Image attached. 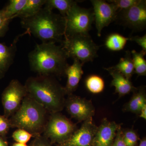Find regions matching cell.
I'll return each instance as SVG.
<instances>
[{
    "label": "cell",
    "mask_w": 146,
    "mask_h": 146,
    "mask_svg": "<svg viewBox=\"0 0 146 146\" xmlns=\"http://www.w3.org/2000/svg\"><path fill=\"white\" fill-rule=\"evenodd\" d=\"M78 129L75 124L59 112L51 113L45 125V136L60 144L68 140Z\"/></svg>",
    "instance_id": "cell-7"
},
{
    "label": "cell",
    "mask_w": 146,
    "mask_h": 146,
    "mask_svg": "<svg viewBox=\"0 0 146 146\" xmlns=\"http://www.w3.org/2000/svg\"><path fill=\"white\" fill-rule=\"evenodd\" d=\"M76 2L77 1L73 0H46L44 7L52 11L57 9L60 15L65 18L70 9Z\"/></svg>",
    "instance_id": "cell-21"
},
{
    "label": "cell",
    "mask_w": 146,
    "mask_h": 146,
    "mask_svg": "<svg viewBox=\"0 0 146 146\" xmlns=\"http://www.w3.org/2000/svg\"><path fill=\"white\" fill-rule=\"evenodd\" d=\"M25 34L27 31L15 37L13 43L9 46L0 43V79L3 78L13 64L17 50V44L19 38Z\"/></svg>",
    "instance_id": "cell-14"
},
{
    "label": "cell",
    "mask_w": 146,
    "mask_h": 146,
    "mask_svg": "<svg viewBox=\"0 0 146 146\" xmlns=\"http://www.w3.org/2000/svg\"><path fill=\"white\" fill-rule=\"evenodd\" d=\"M46 0H27L26 4L14 18L21 19L29 18L35 15L43 8Z\"/></svg>",
    "instance_id": "cell-19"
},
{
    "label": "cell",
    "mask_w": 146,
    "mask_h": 146,
    "mask_svg": "<svg viewBox=\"0 0 146 146\" xmlns=\"http://www.w3.org/2000/svg\"><path fill=\"white\" fill-rule=\"evenodd\" d=\"M111 146H126L123 140L121 125L118 128L115 140Z\"/></svg>",
    "instance_id": "cell-31"
},
{
    "label": "cell",
    "mask_w": 146,
    "mask_h": 146,
    "mask_svg": "<svg viewBox=\"0 0 146 146\" xmlns=\"http://www.w3.org/2000/svg\"><path fill=\"white\" fill-rule=\"evenodd\" d=\"M131 58L134 66L135 73L139 76L146 75V61L144 58L146 52L142 50L138 52L135 50L131 52Z\"/></svg>",
    "instance_id": "cell-22"
},
{
    "label": "cell",
    "mask_w": 146,
    "mask_h": 146,
    "mask_svg": "<svg viewBox=\"0 0 146 146\" xmlns=\"http://www.w3.org/2000/svg\"><path fill=\"white\" fill-rule=\"evenodd\" d=\"M11 20L6 15L3 9L0 10V38L3 37L9 29V26Z\"/></svg>",
    "instance_id": "cell-28"
},
{
    "label": "cell",
    "mask_w": 146,
    "mask_h": 146,
    "mask_svg": "<svg viewBox=\"0 0 146 146\" xmlns=\"http://www.w3.org/2000/svg\"><path fill=\"white\" fill-rule=\"evenodd\" d=\"M27 95L26 88L18 80H12L3 91L2 104L4 115L9 119L17 111Z\"/></svg>",
    "instance_id": "cell-8"
},
{
    "label": "cell",
    "mask_w": 146,
    "mask_h": 146,
    "mask_svg": "<svg viewBox=\"0 0 146 146\" xmlns=\"http://www.w3.org/2000/svg\"><path fill=\"white\" fill-rule=\"evenodd\" d=\"M65 107L72 118L79 122L93 118L95 108L90 100L71 94L65 99Z\"/></svg>",
    "instance_id": "cell-9"
},
{
    "label": "cell",
    "mask_w": 146,
    "mask_h": 146,
    "mask_svg": "<svg viewBox=\"0 0 146 146\" xmlns=\"http://www.w3.org/2000/svg\"><path fill=\"white\" fill-rule=\"evenodd\" d=\"M83 64L76 59H74L72 65H69L65 71L67 81L64 89L66 95L72 94L78 86L79 83L83 74Z\"/></svg>",
    "instance_id": "cell-15"
},
{
    "label": "cell",
    "mask_w": 146,
    "mask_h": 146,
    "mask_svg": "<svg viewBox=\"0 0 146 146\" xmlns=\"http://www.w3.org/2000/svg\"><path fill=\"white\" fill-rule=\"evenodd\" d=\"M122 136L123 141L126 146L138 145L139 137L136 131L132 128L122 129Z\"/></svg>",
    "instance_id": "cell-25"
},
{
    "label": "cell",
    "mask_w": 146,
    "mask_h": 146,
    "mask_svg": "<svg viewBox=\"0 0 146 146\" xmlns=\"http://www.w3.org/2000/svg\"><path fill=\"white\" fill-rule=\"evenodd\" d=\"M11 128L9 119L0 115V136L4 138Z\"/></svg>",
    "instance_id": "cell-29"
},
{
    "label": "cell",
    "mask_w": 146,
    "mask_h": 146,
    "mask_svg": "<svg viewBox=\"0 0 146 146\" xmlns=\"http://www.w3.org/2000/svg\"><path fill=\"white\" fill-rule=\"evenodd\" d=\"M33 135L28 131L21 129H18L13 132L12 137L17 143L26 144L29 141Z\"/></svg>",
    "instance_id": "cell-26"
},
{
    "label": "cell",
    "mask_w": 146,
    "mask_h": 146,
    "mask_svg": "<svg viewBox=\"0 0 146 146\" xmlns=\"http://www.w3.org/2000/svg\"><path fill=\"white\" fill-rule=\"evenodd\" d=\"M138 116L146 120V104H145L142 108Z\"/></svg>",
    "instance_id": "cell-33"
},
{
    "label": "cell",
    "mask_w": 146,
    "mask_h": 146,
    "mask_svg": "<svg viewBox=\"0 0 146 146\" xmlns=\"http://www.w3.org/2000/svg\"><path fill=\"white\" fill-rule=\"evenodd\" d=\"M28 58L31 69L40 76L61 77L69 66L65 50L52 42L36 44Z\"/></svg>",
    "instance_id": "cell-1"
},
{
    "label": "cell",
    "mask_w": 146,
    "mask_h": 146,
    "mask_svg": "<svg viewBox=\"0 0 146 146\" xmlns=\"http://www.w3.org/2000/svg\"><path fill=\"white\" fill-rule=\"evenodd\" d=\"M121 18L127 26L136 30H142L146 25V1L139 0L130 8L121 11Z\"/></svg>",
    "instance_id": "cell-12"
},
{
    "label": "cell",
    "mask_w": 146,
    "mask_h": 146,
    "mask_svg": "<svg viewBox=\"0 0 146 146\" xmlns=\"http://www.w3.org/2000/svg\"><path fill=\"white\" fill-rule=\"evenodd\" d=\"M97 128L93 118H89L68 140L59 144V146H93Z\"/></svg>",
    "instance_id": "cell-11"
},
{
    "label": "cell",
    "mask_w": 146,
    "mask_h": 146,
    "mask_svg": "<svg viewBox=\"0 0 146 146\" xmlns=\"http://www.w3.org/2000/svg\"><path fill=\"white\" fill-rule=\"evenodd\" d=\"M60 45L68 58L77 59L83 64L93 61L98 56L97 52L100 48L89 35H75L65 36Z\"/></svg>",
    "instance_id": "cell-5"
},
{
    "label": "cell",
    "mask_w": 146,
    "mask_h": 146,
    "mask_svg": "<svg viewBox=\"0 0 146 146\" xmlns=\"http://www.w3.org/2000/svg\"><path fill=\"white\" fill-rule=\"evenodd\" d=\"M110 68L119 71L129 80L135 73L131 53L129 51H126L124 57L120 59L119 63L115 66L110 67Z\"/></svg>",
    "instance_id": "cell-18"
},
{
    "label": "cell",
    "mask_w": 146,
    "mask_h": 146,
    "mask_svg": "<svg viewBox=\"0 0 146 146\" xmlns=\"http://www.w3.org/2000/svg\"><path fill=\"white\" fill-rule=\"evenodd\" d=\"M48 111L27 95L19 109L9 118L11 128H17L37 136L44 132Z\"/></svg>",
    "instance_id": "cell-4"
},
{
    "label": "cell",
    "mask_w": 146,
    "mask_h": 146,
    "mask_svg": "<svg viewBox=\"0 0 146 146\" xmlns=\"http://www.w3.org/2000/svg\"><path fill=\"white\" fill-rule=\"evenodd\" d=\"M74 4L65 17V36L75 35H88L94 21V11Z\"/></svg>",
    "instance_id": "cell-6"
},
{
    "label": "cell",
    "mask_w": 146,
    "mask_h": 146,
    "mask_svg": "<svg viewBox=\"0 0 146 146\" xmlns=\"http://www.w3.org/2000/svg\"><path fill=\"white\" fill-rule=\"evenodd\" d=\"M109 72L112 78L111 86L115 88V93H117L119 98L129 94L136 89L130 80L126 78L119 71L110 68H104Z\"/></svg>",
    "instance_id": "cell-16"
},
{
    "label": "cell",
    "mask_w": 146,
    "mask_h": 146,
    "mask_svg": "<svg viewBox=\"0 0 146 146\" xmlns=\"http://www.w3.org/2000/svg\"><path fill=\"white\" fill-rule=\"evenodd\" d=\"M137 146H146V137H144L142 139L140 140V143Z\"/></svg>",
    "instance_id": "cell-35"
},
{
    "label": "cell",
    "mask_w": 146,
    "mask_h": 146,
    "mask_svg": "<svg viewBox=\"0 0 146 146\" xmlns=\"http://www.w3.org/2000/svg\"><path fill=\"white\" fill-rule=\"evenodd\" d=\"M128 40L129 37H125L119 33H112L106 38L105 46L110 50L119 51L124 48Z\"/></svg>",
    "instance_id": "cell-20"
},
{
    "label": "cell",
    "mask_w": 146,
    "mask_h": 146,
    "mask_svg": "<svg viewBox=\"0 0 146 146\" xmlns=\"http://www.w3.org/2000/svg\"><path fill=\"white\" fill-rule=\"evenodd\" d=\"M21 24L29 34H32L42 43H62L66 21L60 14L43 7L34 16L21 19Z\"/></svg>",
    "instance_id": "cell-2"
},
{
    "label": "cell",
    "mask_w": 146,
    "mask_h": 146,
    "mask_svg": "<svg viewBox=\"0 0 146 146\" xmlns=\"http://www.w3.org/2000/svg\"><path fill=\"white\" fill-rule=\"evenodd\" d=\"M0 146H8V144L4 138L0 136Z\"/></svg>",
    "instance_id": "cell-34"
},
{
    "label": "cell",
    "mask_w": 146,
    "mask_h": 146,
    "mask_svg": "<svg viewBox=\"0 0 146 146\" xmlns=\"http://www.w3.org/2000/svg\"><path fill=\"white\" fill-rule=\"evenodd\" d=\"M121 124L110 121L106 118L103 119L98 127L93 141V146H111L117 134L118 128Z\"/></svg>",
    "instance_id": "cell-13"
},
{
    "label": "cell",
    "mask_w": 146,
    "mask_h": 146,
    "mask_svg": "<svg viewBox=\"0 0 146 146\" xmlns=\"http://www.w3.org/2000/svg\"><path fill=\"white\" fill-rule=\"evenodd\" d=\"M12 146H27L26 144L20 143H15Z\"/></svg>",
    "instance_id": "cell-36"
},
{
    "label": "cell",
    "mask_w": 146,
    "mask_h": 146,
    "mask_svg": "<svg viewBox=\"0 0 146 146\" xmlns=\"http://www.w3.org/2000/svg\"><path fill=\"white\" fill-rule=\"evenodd\" d=\"M27 94L51 113L65 107L64 87L53 76L39 75L29 78L25 85Z\"/></svg>",
    "instance_id": "cell-3"
},
{
    "label": "cell",
    "mask_w": 146,
    "mask_h": 146,
    "mask_svg": "<svg viewBox=\"0 0 146 146\" xmlns=\"http://www.w3.org/2000/svg\"><path fill=\"white\" fill-rule=\"evenodd\" d=\"M129 41L136 42L140 46L142 47V50L146 52V35L143 36H132L129 37Z\"/></svg>",
    "instance_id": "cell-30"
},
{
    "label": "cell",
    "mask_w": 146,
    "mask_h": 146,
    "mask_svg": "<svg viewBox=\"0 0 146 146\" xmlns=\"http://www.w3.org/2000/svg\"><path fill=\"white\" fill-rule=\"evenodd\" d=\"M94 7V21L98 36L101 35L103 29L115 21L118 11L114 5L102 0L91 1Z\"/></svg>",
    "instance_id": "cell-10"
},
{
    "label": "cell",
    "mask_w": 146,
    "mask_h": 146,
    "mask_svg": "<svg viewBox=\"0 0 146 146\" xmlns=\"http://www.w3.org/2000/svg\"><path fill=\"white\" fill-rule=\"evenodd\" d=\"M108 1L115 6L119 13L121 11L130 8L137 3L139 0H110Z\"/></svg>",
    "instance_id": "cell-27"
},
{
    "label": "cell",
    "mask_w": 146,
    "mask_h": 146,
    "mask_svg": "<svg viewBox=\"0 0 146 146\" xmlns=\"http://www.w3.org/2000/svg\"><path fill=\"white\" fill-rule=\"evenodd\" d=\"M36 136V140L33 146H49L48 144L43 141V138L40 137L39 135Z\"/></svg>",
    "instance_id": "cell-32"
},
{
    "label": "cell",
    "mask_w": 146,
    "mask_h": 146,
    "mask_svg": "<svg viewBox=\"0 0 146 146\" xmlns=\"http://www.w3.org/2000/svg\"><path fill=\"white\" fill-rule=\"evenodd\" d=\"M27 0H11L8 4L3 8L7 16L12 20L14 16L23 8Z\"/></svg>",
    "instance_id": "cell-24"
},
{
    "label": "cell",
    "mask_w": 146,
    "mask_h": 146,
    "mask_svg": "<svg viewBox=\"0 0 146 146\" xmlns=\"http://www.w3.org/2000/svg\"><path fill=\"white\" fill-rule=\"evenodd\" d=\"M146 104V92L144 86L136 87L131 98L124 106V111L139 115L143 106Z\"/></svg>",
    "instance_id": "cell-17"
},
{
    "label": "cell",
    "mask_w": 146,
    "mask_h": 146,
    "mask_svg": "<svg viewBox=\"0 0 146 146\" xmlns=\"http://www.w3.org/2000/svg\"><path fill=\"white\" fill-rule=\"evenodd\" d=\"M86 89L94 94H100L104 89V80L100 76L92 75L86 78L85 81Z\"/></svg>",
    "instance_id": "cell-23"
}]
</instances>
